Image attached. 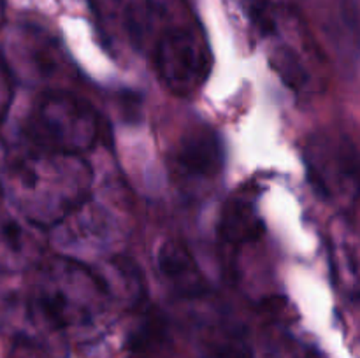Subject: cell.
Returning a JSON list of instances; mask_svg holds the SVG:
<instances>
[{"label":"cell","mask_w":360,"mask_h":358,"mask_svg":"<svg viewBox=\"0 0 360 358\" xmlns=\"http://www.w3.org/2000/svg\"><path fill=\"white\" fill-rule=\"evenodd\" d=\"M13 102V79H11L9 67L0 55V123L6 119Z\"/></svg>","instance_id":"obj_11"},{"label":"cell","mask_w":360,"mask_h":358,"mask_svg":"<svg viewBox=\"0 0 360 358\" xmlns=\"http://www.w3.org/2000/svg\"><path fill=\"white\" fill-rule=\"evenodd\" d=\"M158 269L172 290L183 298H199L207 283L190 249L179 241H167L158 251Z\"/></svg>","instance_id":"obj_6"},{"label":"cell","mask_w":360,"mask_h":358,"mask_svg":"<svg viewBox=\"0 0 360 358\" xmlns=\"http://www.w3.org/2000/svg\"><path fill=\"white\" fill-rule=\"evenodd\" d=\"M111 300L102 272L70 256L48 260L39 269L32 293V307L55 330L91 325Z\"/></svg>","instance_id":"obj_2"},{"label":"cell","mask_w":360,"mask_h":358,"mask_svg":"<svg viewBox=\"0 0 360 358\" xmlns=\"http://www.w3.org/2000/svg\"><path fill=\"white\" fill-rule=\"evenodd\" d=\"M28 146L67 154H83L97 144L101 119L91 104L62 90L42 93L35 100L27 125Z\"/></svg>","instance_id":"obj_3"},{"label":"cell","mask_w":360,"mask_h":358,"mask_svg":"<svg viewBox=\"0 0 360 358\" xmlns=\"http://www.w3.org/2000/svg\"><path fill=\"white\" fill-rule=\"evenodd\" d=\"M153 62L162 84L172 95L195 93L211 69V53L202 30L188 23L164 27L155 39Z\"/></svg>","instance_id":"obj_4"},{"label":"cell","mask_w":360,"mask_h":358,"mask_svg":"<svg viewBox=\"0 0 360 358\" xmlns=\"http://www.w3.org/2000/svg\"><path fill=\"white\" fill-rule=\"evenodd\" d=\"M330 251H333L334 274L341 286L355 297L359 290V251L355 232L348 225L338 223L330 235Z\"/></svg>","instance_id":"obj_9"},{"label":"cell","mask_w":360,"mask_h":358,"mask_svg":"<svg viewBox=\"0 0 360 358\" xmlns=\"http://www.w3.org/2000/svg\"><path fill=\"white\" fill-rule=\"evenodd\" d=\"M274 69L278 70L283 81L290 84L292 88H299L308 81V74L302 69V63L299 62L297 56L287 49H280L276 51V62H274Z\"/></svg>","instance_id":"obj_10"},{"label":"cell","mask_w":360,"mask_h":358,"mask_svg":"<svg viewBox=\"0 0 360 358\" xmlns=\"http://www.w3.org/2000/svg\"><path fill=\"white\" fill-rule=\"evenodd\" d=\"M262 218L250 193H238L225 204L218 225L221 244L238 251L262 235Z\"/></svg>","instance_id":"obj_7"},{"label":"cell","mask_w":360,"mask_h":358,"mask_svg":"<svg viewBox=\"0 0 360 358\" xmlns=\"http://www.w3.org/2000/svg\"><path fill=\"white\" fill-rule=\"evenodd\" d=\"M224 151L220 137L207 126H199L186 133L178 144L174 168L186 188H202L220 175Z\"/></svg>","instance_id":"obj_5"},{"label":"cell","mask_w":360,"mask_h":358,"mask_svg":"<svg viewBox=\"0 0 360 358\" xmlns=\"http://www.w3.org/2000/svg\"><path fill=\"white\" fill-rule=\"evenodd\" d=\"M2 200H4V185H2V179H0V207H2Z\"/></svg>","instance_id":"obj_12"},{"label":"cell","mask_w":360,"mask_h":358,"mask_svg":"<svg viewBox=\"0 0 360 358\" xmlns=\"http://www.w3.org/2000/svg\"><path fill=\"white\" fill-rule=\"evenodd\" d=\"M27 225L0 207V272L27 270L37 260L41 246Z\"/></svg>","instance_id":"obj_8"},{"label":"cell","mask_w":360,"mask_h":358,"mask_svg":"<svg viewBox=\"0 0 360 358\" xmlns=\"http://www.w3.org/2000/svg\"><path fill=\"white\" fill-rule=\"evenodd\" d=\"M94 172L81 154L27 146L11 158V202L28 225L55 228L88 202Z\"/></svg>","instance_id":"obj_1"},{"label":"cell","mask_w":360,"mask_h":358,"mask_svg":"<svg viewBox=\"0 0 360 358\" xmlns=\"http://www.w3.org/2000/svg\"><path fill=\"white\" fill-rule=\"evenodd\" d=\"M2 20H4V2L0 0V23H2Z\"/></svg>","instance_id":"obj_13"}]
</instances>
